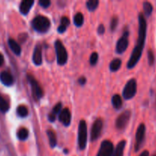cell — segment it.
I'll use <instances>...</instances> for the list:
<instances>
[{
    "mask_svg": "<svg viewBox=\"0 0 156 156\" xmlns=\"http://www.w3.org/2000/svg\"><path fill=\"white\" fill-rule=\"evenodd\" d=\"M139 37H138L137 44H136V47L132 53L131 57L127 63V67L128 69H132L138 63L142 56L144 46H145L147 33V24L145 17L142 13L139 14Z\"/></svg>",
    "mask_w": 156,
    "mask_h": 156,
    "instance_id": "1",
    "label": "cell"
},
{
    "mask_svg": "<svg viewBox=\"0 0 156 156\" xmlns=\"http://www.w3.org/2000/svg\"><path fill=\"white\" fill-rule=\"evenodd\" d=\"M32 27L39 33H45L50 27V21L47 17L38 15L32 21Z\"/></svg>",
    "mask_w": 156,
    "mask_h": 156,
    "instance_id": "2",
    "label": "cell"
},
{
    "mask_svg": "<svg viewBox=\"0 0 156 156\" xmlns=\"http://www.w3.org/2000/svg\"><path fill=\"white\" fill-rule=\"evenodd\" d=\"M87 143V126L85 120H80L78 127V146L80 150L85 149Z\"/></svg>",
    "mask_w": 156,
    "mask_h": 156,
    "instance_id": "3",
    "label": "cell"
},
{
    "mask_svg": "<svg viewBox=\"0 0 156 156\" xmlns=\"http://www.w3.org/2000/svg\"><path fill=\"white\" fill-rule=\"evenodd\" d=\"M55 50H56L57 60H58V65L64 66V64L67 63L68 56H67V50L61 41H56Z\"/></svg>",
    "mask_w": 156,
    "mask_h": 156,
    "instance_id": "4",
    "label": "cell"
},
{
    "mask_svg": "<svg viewBox=\"0 0 156 156\" xmlns=\"http://www.w3.org/2000/svg\"><path fill=\"white\" fill-rule=\"evenodd\" d=\"M27 79L28 80L29 83H30L31 87H32V95H33L34 98L35 100H39V99H41L43 97V95H44V91H43L42 88H41L38 82L30 74L27 75Z\"/></svg>",
    "mask_w": 156,
    "mask_h": 156,
    "instance_id": "5",
    "label": "cell"
},
{
    "mask_svg": "<svg viewBox=\"0 0 156 156\" xmlns=\"http://www.w3.org/2000/svg\"><path fill=\"white\" fill-rule=\"evenodd\" d=\"M137 91V82L136 79H132L128 81L122 91V95L125 99H132L136 94Z\"/></svg>",
    "mask_w": 156,
    "mask_h": 156,
    "instance_id": "6",
    "label": "cell"
},
{
    "mask_svg": "<svg viewBox=\"0 0 156 156\" xmlns=\"http://www.w3.org/2000/svg\"><path fill=\"white\" fill-rule=\"evenodd\" d=\"M114 147L112 142L110 140H104L101 143L100 148L96 156H113Z\"/></svg>",
    "mask_w": 156,
    "mask_h": 156,
    "instance_id": "7",
    "label": "cell"
},
{
    "mask_svg": "<svg viewBox=\"0 0 156 156\" xmlns=\"http://www.w3.org/2000/svg\"><path fill=\"white\" fill-rule=\"evenodd\" d=\"M102 126H103V122L100 118L96 119L93 123L91 129V133H90V140L91 141H95L99 137L102 131Z\"/></svg>",
    "mask_w": 156,
    "mask_h": 156,
    "instance_id": "8",
    "label": "cell"
},
{
    "mask_svg": "<svg viewBox=\"0 0 156 156\" xmlns=\"http://www.w3.org/2000/svg\"><path fill=\"white\" fill-rule=\"evenodd\" d=\"M128 46V30H125L122 34V36L119 38V41H117L116 47V53H124L125 50L127 49Z\"/></svg>",
    "mask_w": 156,
    "mask_h": 156,
    "instance_id": "9",
    "label": "cell"
},
{
    "mask_svg": "<svg viewBox=\"0 0 156 156\" xmlns=\"http://www.w3.org/2000/svg\"><path fill=\"white\" fill-rule=\"evenodd\" d=\"M145 126L144 123H141L140 125L138 127L137 131H136V152L139 151L140 149V148L142 147V145L143 144L144 140H145Z\"/></svg>",
    "mask_w": 156,
    "mask_h": 156,
    "instance_id": "10",
    "label": "cell"
},
{
    "mask_svg": "<svg viewBox=\"0 0 156 156\" xmlns=\"http://www.w3.org/2000/svg\"><path fill=\"white\" fill-rule=\"evenodd\" d=\"M130 117H131V111L126 110L123 111L120 115L118 117L116 121V126L119 129H123L125 127L128 122L129 121Z\"/></svg>",
    "mask_w": 156,
    "mask_h": 156,
    "instance_id": "11",
    "label": "cell"
},
{
    "mask_svg": "<svg viewBox=\"0 0 156 156\" xmlns=\"http://www.w3.org/2000/svg\"><path fill=\"white\" fill-rule=\"evenodd\" d=\"M59 120L66 126H68L71 121V114L68 108H64L61 110L59 114Z\"/></svg>",
    "mask_w": 156,
    "mask_h": 156,
    "instance_id": "12",
    "label": "cell"
},
{
    "mask_svg": "<svg viewBox=\"0 0 156 156\" xmlns=\"http://www.w3.org/2000/svg\"><path fill=\"white\" fill-rule=\"evenodd\" d=\"M32 59H33V62L36 66H40L42 63V48L40 44H38L35 47Z\"/></svg>",
    "mask_w": 156,
    "mask_h": 156,
    "instance_id": "13",
    "label": "cell"
},
{
    "mask_svg": "<svg viewBox=\"0 0 156 156\" xmlns=\"http://www.w3.org/2000/svg\"><path fill=\"white\" fill-rule=\"evenodd\" d=\"M0 81L3 85L6 86H10L13 84L14 79L10 73L7 72H2L0 73Z\"/></svg>",
    "mask_w": 156,
    "mask_h": 156,
    "instance_id": "14",
    "label": "cell"
},
{
    "mask_svg": "<svg viewBox=\"0 0 156 156\" xmlns=\"http://www.w3.org/2000/svg\"><path fill=\"white\" fill-rule=\"evenodd\" d=\"M34 3H35V2L32 1V0H24V1L21 2L19 6V10L21 13L22 15H27L30 9H32Z\"/></svg>",
    "mask_w": 156,
    "mask_h": 156,
    "instance_id": "15",
    "label": "cell"
},
{
    "mask_svg": "<svg viewBox=\"0 0 156 156\" xmlns=\"http://www.w3.org/2000/svg\"><path fill=\"white\" fill-rule=\"evenodd\" d=\"M9 47H10V49L12 50V52H13L15 54L18 55V56H19V55L21 54V47H20L19 44H18L15 40L12 39V38L9 39Z\"/></svg>",
    "mask_w": 156,
    "mask_h": 156,
    "instance_id": "16",
    "label": "cell"
},
{
    "mask_svg": "<svg viewBox=\"0 0 156 156\" xmlns=\"http://www.w3.org/2000/svg\"><path fill=\"white\" fill-rule=\"evenodd\" d=\"M125 144H126V142L125 140H122L121 142H119L117 146H116L114 152H113V156H123Z\"/></svg>",
    "mask_w": 156,
    "mask_h": 156,
    "instance_id": "17",
    "label": "cell"
},
{
    "mask_svg": "<svg viewBox=\"0 0 156 156\" xmlns=\"http://www.w3.org/2000/svg\"><path fill=\"white\" fill-rule=\"evenodd\" d=\"M69 24H70V20H69V18H67V17H63V18H61V25L58 27V33L62 34L64 33V31H66Z\"/></svg>",
    "mask_w": 156,
    "mask_h": 156,
    "instance_id": "18",
    "label": "cell"
},
{
    "mask_svg": "<svg viewBox=\"0 0 156 156\" xmlns=\"http://www.w3.org/2000/svg\"><path fill=\"white\" fill-rule=\"evenodd\" d=\"M112 104H113V108H116V110L121 108L122 105V98L119 94H114L112 98Z\"/></svg>",
    "mask_w": 156,
    "mask_h": 156,
    "instance_id": "19",
    "label": "cell"
},
{
    "mask_svg": "<svg viewBox=\"0 0 156 156\" xmlns=\"http://www.w3.org/2000/svg\"><path fill=\"white\" fill-rule=\"evenodd\" d=\"M47 135L48 136L50 147H55L57 145V136L55 133L51 129H48V130H47Z\"/></svg>",
    "mask_w": 156,
    "mask_h": 156,
    "instance_id": "20",
    "label": "cell"
},
{
    "mask_svg": "<svg viewBox=\"0 0 156 156\" xmlns=\"http://www.w3.org/2000/svg\"><path fill=\"white\" fill-rule=\"evenodd\" d=\"M122 60L119 59H114L110 63V69L111 72H116L120 69Z\"/></svg>",
    "mask_w": 156,
    "mask_h": 156,
    "instance_id": "21",
    "label": "cell"
},
{
    "mask_svg": "<svg viewBox=\"0 0 156 156\" xmlns=\"http://www.w3.org/2000/svg\"><path fill=\"white\" fill-rule=\"evenodd\" d=\"M17 136L21 141L27 140L28 137V130L24 127L20 128L17 132Z\"/></svg>",
    "mask_w": 156,
    "mask_h": 156,
    "instance_id": "22",
    "label": "cell"
},
{
    "mask_svg": "<svg viewBox=\"0 0 156 156\" xmlns=\"http://www.w3.org/2000/svg\"><path fill=\"white\" fill-rule=\"evenodd\" d=\"M17 114L21 117H25L28 115V110L24 105H19L16 109Z\"/></svg>",
    "mask_w": 156,
    "mask_h": 156,
    "instance_id": "23",
    "label": "cell"
},
{
    "mask_svg": "<svg viewBox=\"0 0 156 156\" xmlns=\"http://www.w3.org/2000/svg\"><path fill=\"white\" fill-rule=\"evenodd\" d=\"M143 10H144V13H145V16L146 17H149L150 15H151L153 11V6L151 4L148 2H145L143 3Z\"/></svg>",
    "mask_w": 156,
    "mask_h": 156,
    "instance_id": "24",
    "label": "cell"
},
{
    "mask_svg": "<svg viewBox=\"0 0 156 156\" xmlns=\"http://www.w3.org/2000/svg\"><path fill=\"white\" fill-rule=\"evenodd\" d=\"M84 15L80 12H78L75 15L74 18H73V22H74L75 25L76 27H80L84 24Z\"/></svg>",
    "mask_w": 156,
    "mask_h": 156,
    "instance_id": "25",
    "label": "cell"
},
{
    "mask_svg": "<svg viewBox=\"0 0 156 156\" xmlns=\"http://www.w3.org/2000/svg\"><path fill=\"white\" fill-rule=\"evenodd\" d=\"M9 103L6 101V100L2 97V96L0 95V111H2V113H6L9 111Z\"/></svg>",
    "mask_w": 156,
    "mask_h": 156,
    "instance_id": "26",
    "label": "cell"
},
{
    "mask_svg": "<svg viewBox=\"0 0 156 156\" xmlns=\"http://www.w3.org/2000/svg\"><path fill=\"white\" fill-rule=\"evenodd\" d=\"M98 5H99L98 0H89L88 2H87V7L90 12H93L96 10L98 7Z\"/></svg>",
    "mask_w": 156,
    "mask_h": 156,
    "instance_id": "27",
    "label": "cell"
},
{
    "mask_svg": "<svg viewBox=\"0 0 156 156\" xmlns=\"http://www.w3.org/2000/svg\"><path fill=\"white\" fill-rule=\"evenodd\" d=\"M98 61V53L94 52V53H92L90 55V63L91 64L92 66H95L96 63H97Z\"/></svg>",
    "mask_w": 156,
    "mask_h": 156,
    "instance_id": "28",
    "label": "cell"
},
{
    "mask_svg": "<svg viewBox=\"0 0 156 156\" xmlns=\"http://www.w3.org/2000/svg\"><path fill=\"white\" fill-rule=\"evenodd\" d=\"M148 64L149 66H153L154 63V55L153 53L152 50H149L148 51Z\"/></svg>",
    "mask_w": 156,
    "mask_h": 156,
    "instance_id": "29",
    "label": "cell"
},
{
    "mask_svg": "<svg viewBox=\"0 0 156 156\" xmlns=\"http://www.w3.org/2000/svg\"><path fill=\"white\" fill-rule=\"evenodd\" d=\"M61 108H62V105L61 103H58L53 108V111H52V114H54L56 116V114H60L61 111Z\"/></svg>",
    "mask_w": 156,
    "mask_h": 156,
    "instance_id": "30",
    "label": "cell"
},
{
    "mask_svg": "<svg viewBox=\"0 0 156 156\" xmlns=\"http://www.w3.org/2000/svg\"><path fill=\"white\" fill-rule=\"evenodd\" d=\"M118 24V18L117 17H113L111 21V24H110V28L112 31H114L115 29L116 28Z\"/></svg>",
    "mask_w": 156,
    "mask_h": 156,
    "instance_id": "31",
    "label": "cell"
},
{
    "mask_svg": "<svg viewBox=\"0 0 156 156\" xmlns=\"http://www.w3.org/2000/svg\"><path fill=\"white\" fill-rule=\"evenodd\" d=\"M39 5L43 8H48L50 5V1L49 0H40L39 1Z\"/></svg>",
    "mask_w": 156,
    "mask_h": 156,
    "instance_id": "32",
    "label": "cell"
},
{
    "mask_svg": "<svg viewBox=\"0 0 156 156\" xmlns=\"http://www.w3.org/2000/svg\"><path fill=\"white\" fill-rule=\"evenodd\" d=\"M97 32L99 34H102L105 32V27H104L103 24H99V27L97 28Z\"/></svg>",
    "mask_w": 156,
    "mask_h": 156,
    "instance_id": "33",
    "label": "cell"
},
{
    "mask_svg": "<svg viewBox=\"0 0 156 156\" xmlns=\"http://www.w3.org/2000/svg\"><path fill=\"white\" fill-rule=\"evenodd\" d=\"M55 118H56V116L54 114H53L52 113H50L48 115V120L50 122H54L55 120Z\"/></svg>",
    "mask_w": 156,
    "mask_h": 156,
    "instance_id": "34",
    "label": "cell"
},
{
    "mask_svg": "<svg viewBox=\"0 0 156 156\" xmlns=\"http://www.w3.org/2000/svg\"><path fill=\"white\" fill-rule=\"evenodd\" d=\"M86 78L85 77H80L79 79H78V82H79L80 85H84V84L86 83Z\"/></svg>",
    "mask_w": 156,
    "mask_h": 156,
    "instance_id": "35",
    "label": "cell"
},
{
    "mask_svg": "<svg viewBox=\"0 0 156 156\" xmlns=\"http://www.w3.org/2000/svg\"><path fill=\"white\" fill-rule=\"evenodd\" d=\"M139 156H149V152H148V151L145 150L144 152H142Z\"/></svg>",
    "mask_w": 156,
    "mask_h": 156,
    "instance_id": "36",
    "label": "cell"
},
{
    "mask_svg": "<svg viewBox=\"0 0 156 156\" xmlns=\"http://www.w3.org/2000/svg\"><path fill=\"white\" fill-rule=\"evenodd\" d=\"M3 63H4V57H3L2 55L0 53V66H2Z\"/></svg>",
    "mask_w": 156,
    "mask_h": 156,
    "instance_id": "37",
    "label": "cell"
},
{
    "mask_svg": "<svg viewBox=\"0 0 156 156\" xmlns=\"http://www.w3.org/2000/svg\"><path fill=\"white\" fill-rule=\"evenodd\" d=\"M153 156H156V155H153Z\"/></svg>",
    "mask_w": 156,
    "mask_h": 156,
    "instance_id": "38",
    "label": "cell"
}]
</instances>
